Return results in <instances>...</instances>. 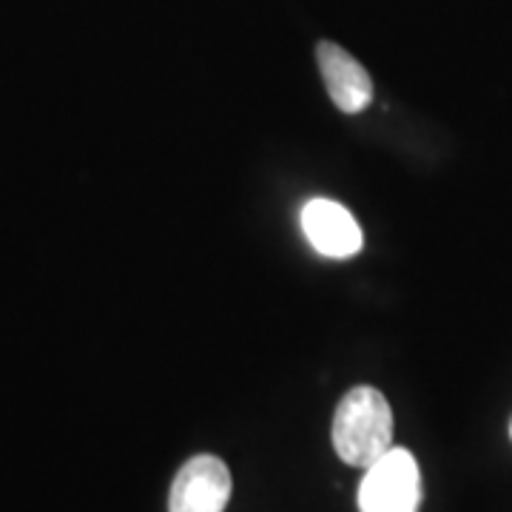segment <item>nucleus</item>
I'll return each instance as SVG.
<instances>
[{"mask_svg":"<svg viewBox=\"0 0 512 512\" xmlns=\"http://www.w3.org/2000/svg\"><path fill=\"white\" fill-rule=\"evenodd\" d=\"M393 447V410L376 387H353L333 416V450L350 467L367 470Z\"/></svg>","mask_w":512,"mask_h":512,"instance_id":"f257e3e1","label":"nucleus"},{"mask_svg":"<svg viewBox=\"0 0 512 512\" xmlns=\"http://www.w3.org/2000/svg\"><path fill=\"white\" fill-rule=\"evenodd\" d=\"M421 473L416 456L404 447H390L373 461L359 484L362 512H419Z\"/></svg>","mask_w":512,"mask_h":512,"instance_id":"f03ea898","label":"nucleus"},{"mask_svg":"<svg viewBox=\"0 0 512 512\" xmlns=\"http://www.w3.org/2000/svg\"><path fill=\"white\" fill-rule=\"evenodd\" d=\"M231 470L217 456H194L180 467L168 493V512H225Z\"/></svg>","mask_w":512,"mask_h":512,"instance_id":"7ed1b4c3","label":"nucleus"},{"mask_svg":"<svg viewBox=\"0 0 512 512\" xmlns=\"http://www.w3.org/2000/svg\"><path fill=\"white\" fill-rule=\"evenodd\" d=\"M302 231L313 248L330 259H350L365 248V234L348 208L322 197L302 208Z\"/></svg>","mask_w":512,"mask_h":512,"instance_id":"20e7f679","label":"nucleus"},{"mask_svg":"<svg viewBox=\"0 0 512 512\" xmlns=\"http://www.w3.org/2000/svg\"><path fill=\"white\" fill-rule=\"evenodd\" d=\"M316 60L322 69V80L328 89L333 106L345 114H359L370 106L373 100V80L365 72V66L342 49L339 43L322 40L316 46Z\"/></svg>","mask_w":512,"mask_h":512,"instance_id":"39448f33","label":"nucleus"},{"mask_svg":"<svg viewBox=\"0 0 512 512\" xmlns=\"http://www.w3.org/2000/svg\"><path fill=\"white\" fill-rule=\"evenodd\" d=\"M510 436H512V421H510Z\"/></svg>","mask_w":512,"mask_h":512,"instance_id":"423d86ee","label":"nucleus"}]
</instances>
